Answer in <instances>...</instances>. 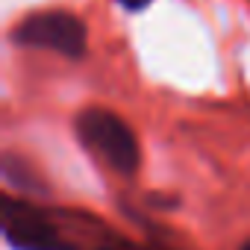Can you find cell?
I'll list each match as a JSON object with an SVG mask.
<instances>
[{
  "label": "cell",
  "mask_w": 250,
  "mask_h": 250,
  "mask_svg": "<svg viewBox=\"0 0 250 250\" xmlns=\"http://www.w3.org/2000/svg\"><path fill=\"white\" fill-rule=\"evenodd\" d=\"M238 250H250V238H247V241H244V244H241Z\"/></svg>",
  "instance_id": "6"
},
{
  "label": "cell",
  "mask_w": 250,
  "mask_h": 250,
  "mask_svg": "<svg viewBox=\"0 0 250 250\" xmlns=\"http://www.w3.org/2000/svg\"><path fill=\"white\" fill-rule=\"evenodd\" d=\"M12 42L18 47H36V50L59 53L65 59H80L88 47V30L74 12L42 9L15 24Z\"/></svg>",
  "instance_id": "2"
},
{
  "label": "cell",
  "mask_w": 250,
  "mask_h": 250,
  "mask_svg": "<svg viewBox=\"0 0 250 250\" xmlns=\"http://www.w3.org/2000/svg\"><path fill=\"white\" fill-rule=\"evenodd\" d=\"M3 238L15 250H71L59 212L42 209L27 197L3 200Z\"/></svg>",
  "instance_id": "3"
},
{
  "label": "cell",
  "mask_w": 250,
  "mask_h": 250,
  "mask_svg": "<svg viewBox=\"0 0 250 250\" xmlns=\"http://www.w3.org/2000/svg\"><path fill=\"white\" fill-rule=\"evenodd\" d=\"M74 130H77L80 142L97 159H103L112 171L127 174V177H133L139 171V165H142L139 139L130 130V124L124 118H118L115 112L100 109V106H88L77 115Z\"/></svg>",
  "instance_id": "1"
},
{
  "label": "cell",
  "mask_w": 250,
  "mask_h": 250,
  "mask_svg": "<svg viewBox=\"0 0 250 250\" xmlns=\"http://www.w3.org/2000/svg\"><path fill=\"white\" fill-rule=\"evenodd\" d=\"M3 177H6V186L18 188L27 200L30 197H47V186L39 180V174L24 162L18 159L15 153H6L3 156Z\"/></svg>",
  "instance_id": "4"
},
{
  "label": "cell",
  "mask_w": 250,
  "mask_h": 250,
  "mask_svg": "<svg viewBox=\"0 0 250 250\" xmlns=\"http://www.w3.org/2000/svg\"><path fill=\"white\" fill-rule=\"evenodd\" d=\"M118 3L127 9V12H142V9H147L153 0H118Z\"/></svg>",
  "instance_id": "5"
}]
</instances>
